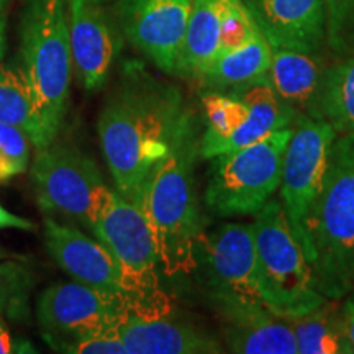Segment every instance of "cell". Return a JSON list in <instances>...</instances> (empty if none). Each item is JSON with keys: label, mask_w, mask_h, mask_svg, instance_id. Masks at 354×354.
<instances>
[{"label": "cell", "mask_w": 354, "mask_h": 354, "mask_svg": "<svg viewBox=\"0 0 354 354\" xmlns=\"http://www.w3.org/2000/svg\"><path fill=\"white\" fill-rule=\"evenodd\" d=\"M190 113L176 87L130 71L102 107L99 138L117 190L138 205L154 166L171 151Z\"/></svg>", "instance_id": "1"}, {"label": "cell", "mask_w": 354, "mask_h": 354, "mask_svg": "<svg viewBox=\"0 0 354 354\" xmlns=\"http://www.w3.org/2000/svg\"><path fill=\"white\" fill-rule=\"evenodd\" d=\"M201 140L192 115L166 154L146 177L138 207L151 225L159 266L166 276L197 269V245L203 234L194 166Z\"/></svg>", "instance_id": "2"}, {"label": "cell", "mask_w": 354, "mask_h": 354, "mask_svg": "<svg viewBox=\"0 0 354 354\" xmlns=\"http://www.w3.org/2000/svg\"><path fill=\"white\" fill-rule=\"evenodd\" d=\"M310 259L323 297L351 294L354 251V133H338L308 218Z\"/></svg>", "instance_id": "3"}, {"label": "cell", "mask_w": 354, "mask_h": 354, "mask_svg": "<svg viewBox=\"0 0 354 354\" xmlns=\"http://www.w3.org/2000/svg\"><path fill=\"white\" fill-rule=\"evenodd\" d=\"M258 258L259 295L279 317L295 318L325 304L315 274L292 233L281 201L271 198L251 223Z\"/></svg>", "instance_id": "4"}, {"label": "cell", "mask_w": 354, "mask_h": 354, "mask_svg": "<svg viewBox=\"0 0 354 354\" xmlns=\"http://www.w3.org/2000/svg\"><path fill=\"white\" fill-rule=\"evenodd\" d=\"M20 59L44 118L57 136L74 69L64 0H30L21 20Z\"/></svg>", "instance_id": "5"}, {"label": "cell", "mask_w": 354, "mask_h": 354, "mask_svg": "<svg viewBox=\"0 0 354 354\" xmlns=\"http://www.w3.org/2000/svg\"><path fill=\"white\" fill-rule=\"evenodd\" d=\"M292 128H282L258 143L212 159L205 205L220 216L254 215L263 209L281 185Z\"/></svg>", "instance_id": "6"}, {"label": "cell", "mask_w": 354, "mask_h": 354, "mask_svg": "<svg viewBox=\"0 0 354 354\" xmlns=\"http://www.w3.org/2000/svg\"><path fill=\"white\" fill-rule=\"evenodd\" d=\"M91 232L120 264L131 297H148L159 289V256L151 225L143 210L102 184L91 207Z\"/></svg>", "instance_id": "7"}, {"label": "cell", "mask_w": 354, "mask_h": 354, "mask_svg": "<svg viewBox=\"0 0 354 354\" xmlns=\"http://www.w3.org/2000/svg\"><path fill=\"white\" fill-rule=\"evenodd\" d=\"M336 135L338 133L328 122L300 112L282 162L279 201L307 259H310L308 218L320 196L330 148Z\"/></svg>", "instance_id": "8"}, {"label": "cell", "mask_w": 354, "mask_h": 354, "mask_svg": "<svg viewBox=\"0 0 354 354\" xmlns=\"http://www.w3.org/2000/svg\"><path fill=\"white\" fill-rule=\"evenodd\" d=\"M30 176L41 210L91 228L92 198L104 184L94 159L76 146L53 141L37 151Z\"/></svg>", "instance_id": "9"}, {"label": "cell", "mask_w": 354, "mask_h": 354, "mask_svg": "<svg viewBox=\"0 0 354 354\" xmlns=\"http://www.w3.org/2000/svg\"><path fill=\"white\" fill-rule=\"evenodd\" d=\"M196 256L197 269L209 287L210 297L261 302L258 258L251 225L225 223L212 233L203 232Z\"/></svg>", "instance_id": "10"}, {"label": "cell", "mask_w": 354, "mask_h": 354, "mask_svg": "<svg viewBox=\"0 0 354 354\" xmlns=\"http://www.w3.org/2000/svg\"><path fill=\"white\" fill-rule=\"evenodd\" d=\"M127 295L110 294L81 282H59L46 287L37 304L43 335L56 338L102 333L118 328L127 315Z\"/></svg>", "instance_id": "11"}, {"label": "cell", "mask_w": 354, "mask_h": 354, "mask_svg": "<svg viewBox=\"0 0 354 354\" xmlns=\"http://www.w3.org/2000/svg\"><path fill=\"white\" fill-rule=\"evenodd\" d=\"M127 354H215L220 343L210 335L172 318L171 300L162 290L148 299H128L118 325Z\"/></svg>", "instance_id": "12"}, {"label": "cell", "mask_w": 354, "mask_h": 354, "mask_svg": "<svg viewBox=\"0 0 354 354\" xmlns=\"http://www.w3.org/2000/svg\"><path fill=\"white\" fill-rule=\"evenodd\" d=\"M194 0H118L122 32L159 69L176 74Z\"/></svg>", "instance_id": "13"}, {"label": "cell", "mask_w": 354, "mask_h": 354, "mask_svg": "<svg viewBox=\"0 0 354 354\" xmlns=\"http://www.w3.org/2000/svg\"><path fill=\"white\" fill-rule=\"evenodd\" d=\"M43 233L53 261L74 281L131 297L120 264L99 240H92L81 230L59 223L51 216L44 218Z\"/></svg>", "instance_id": "14"}, {"label": "cell", "mask_w": 354, "mask_h": 354, "mask_svg": "<svg viewBox=\"0 0 354 354\" xmlns=\"http://www.w3.org/2000/svg\"><path fill=\"white\" fill-rule=\"evenodd\" d=\"M69 41L73 66L87 91H99L107 82L120 50L104 0H69Z\"/></svg>", "instance_id": "15"}, {"label": "cell", "mask_w": 354, "mask_h": 354, "mask_svg": "<svg viewBox=\"0 0 354 354\" xmlns=\"http://www.w3.org/2000/svg\"><path fill=\"white\" fill-rule=\"evenodd\" d=\"M223 322V338L232 353L299 354L289 318L264 304L234 297H210Z\"/></svg>", "instance_id": "16"}, {"label": "cell", "mask_w": 354, "mask_h": 354, "mask_svg": "<svg viewBox=\"0 0 354 354\" xmlns=\"http://www.w3.org/2000/svg\"><path fill=\"white\" fill-rule=\"evenodd\" d=\"M272 48L313 53L326 33V0H243Z\"/></svg>", "instance_id": "17"}, {"label": "cell", "mask_w": 354, "mask_h": 354, "mask_svg": "<svg viewBox=\"0 0 354 354\" xmlns=\"http://www.w3.org/2000/svg\"><path fill=\"white\" fill-rule=\"evenodd\" d=\"M230 94L246 102L250 113H248L246 120L241 123V127L236 128L223 141V145L220 146L218 156L258 143L274 131L292 127L299 115L297 110L277 95L268 76L259 81L230 88Z\"/></svg>", "instance_id": "18"}, {"label": "cell", "mask_w": 354, "mask_h": 354, "mask_svg": "<svg viewBox=\"0 0 354 354\" xmlns=\"http://www.w3.org/2000/svg\"><path fill=\"white\" fill-rule=\"evenodd\" d=\"M0 123L24 130L37 149L56 140L20 64L0 66Z\"/></svg>", "instance_id": "19"}, {"label": "cell", "mask_w": 354, "mask_h": 354, "mask_svg": "<svg viewBox=\"0 0 354 354\" xmlns=\"http://www.w3.org/2000/svg\"><path fill=\"white\" fill-rule=\"evenodd\" d=\"M228 0H194L176 74L202 79L220 48L221 24Z\"/></svg>", "instance_id": "20"}, {"label": "cell", "mask_w": 354, "mask_h": 354, "mask_svg": "<svg viewBox=\"0 0 354 354\" xmlns=\"http://www.w3.org/2000/svg\"><path fill=\"white\" fill-rule=\"evenodd\" d=\"M320 68L310 53L272 48V63L268 79L277 95L297 112L313 117L322 82Z\"/></svg>", "instance_id": "21"}, {"label": "cell", "mask_w": 354, "mask_h": 354, "mask_svg": "<svg viewBox=\"0 0 354 354\" xmlns=\"http://www.w3.org/2000/svg\"><path fill=\"white\" fill-rule=\"evenodd\" d=\"M272 63V46L259 32L245 46L216 57L202 81L209 91L233 88L268 76Z\"/></svg>", "instance_id": "22"}, {"label": "cell", "mask_w": 354, "mask_h": 354, "mask_svg": "<svg viewBox=\"0 0 354 354\" xmlns=\"http://www.w3.org/2000/svg\"><path fill=\"white\" fill-rule=\"evenodd\" d=\"M299 354H353L344 331L342 310L330 299L305 315L289 318Z\"/></svg>", "instance_id": "23"}, {"label": "cell", "mask_w": 354, "mask_h": 354, "mask_svg": "<svg viewBox=\"0 0 354 354\" xmlns=\"http://www.w3.org/2000/svg\"><path fill=\"white\" fill-rule=\"evenodd\" d=\"M313 118H323L336 133H354V59L323 73Z\"/></svg>", "instance_id": "24"}, {"label": "cell", "mask_w": 354, "mask_h": 354, "mask_svg": "<svg viewBox=\"0 0 354 354\" xmlns=\"http://www.w3.org/2000/svg\"><path fill=\"white\" fill-rule=\"evenodd\" d=\"M202 105L205 131L198 145V153L203 159H214L218 156L223 141L246 120L250 109L240 97L221 91L203 92Z\"/></svg>", "instance_id": "25"}, {"label": "cell", "mask_w": 354, "mask_h": 354, "mask_svg": "<svg viewBox=\"0 0 354 354\" xmlns=\"http://www.w3.org/2000/svg\"><path fill=\"white\" fill-rule=\"evenodd\" d=\"M32 286L33 276L28 268L17 261H0V315H24Z\"/></svg>", "instance_id": "26"}, {"label": "cell", "mask_w": 354, "mask_h": 354, "mask_svg": "<svg viewBox=\"0 0 354 354\" xmlns=\"http://www.w3.org/2000/svg\"><path fill=\"white\" fill-rule=\"evenodd\" d=\"M261 30L256 25L251 13L248 12L243 0H228L227 7H225L223 24H221L220 48L216 57L245 46Z\"/></svg>", "instance_id": "27"}, {"label": "cell", "mask_w": 354, "mask_h": 354, "mask_svg": "<svg viewBox=\"0 0 354 354\" xmlns=\"http://www.w3.org/2000/svg\"><path fill=\"white\" fill-rule=\"evenodd\" d=\"M32 141L20 128L0 123V180H7L28 169Z\"/></svg>", "instance_id": "28"}, {"label": "cell", "mask_w": 354, "mask_h": 354, "mask_svg": "<svg viewBox=\"0 0 354 354\" xmlns=\"http://www.w3.org/2000/svg\"><path fill=\"white\" fill-rule=\"evenodd\" d=\"M44 342L59 353L68 354H127L118 328H112L102 333L74 336V338H56L43 335Z\"/></svg>", "instance_id": "29"}, {"label": "cell", "mask_w": 354, "mask_h": 354, "mask_svg": "<svg viewBox=\"0 0 354 354\" xmlns=\"http://www.w3.org/2000/svg\"><path fill=\"white\" fill-rule=\"evenodd\" d=\"M354 15V0H326V30L338 35L342 25Z\"/></svg>", "instance_id": "30"}, {"label": "cell", "mask_w": 354, "mask_h": 354, "mask_svg": "<svg viewBox=\"0 0 354 354\" xmlns=\"http://www.w3.org/2000/svg\"><path fill=\"white\" fill-rule=\"evenodd\" d=\"M2 228H17L24 230V232H35L37 225L32 220L24 218V216L12 214V212L6 210L0 203V230Z\"/></svg>", "instance_id": "31"}, {"label": "cell", "mask_w": 354, "mask_h": 354, "mask_svg": "<svg viewBox=\"0 0 354 354\" xmlns=\"http://www.w3.org/2000/svg\"><path fill=\"white\" fill-rule=\"evenodd\" d=\"M342 315H343L344 331H346L349 344H351V348L354 351V295L353 297H349L346 300V304L343 305Z\"/></svg>", "instance_id": "32"}, {"label": "cell", "mask_w": 354, "mask_h": 354, "mask_svg": "<svg viewBox=\"0 0 354 354\" xmlns=\"http://www.w3.org/2000/svg\"><path fill=\"white\" fill-rule=\"evenodd\" d=\"M7 2L8 0H0V66L3 63L6 56V25H7Z\"/></svg>", "instance_id": "33"}, {"label": "cell", "mask_w": 354, "mask_h": 354, "mask_svg": "<svg viewBox=\"0 0 354 354\" xmlns=\"http://www.w3.org/2000/svg\"><path fill=\"white\" fill-rule=\"evenodd\" d=\"M13 351H15V346H13L12 335L8 331L2 315H0V354H8Z\"/></svg>", "instance_id": "34"}, {"label": "cell", "mask_w": 354, "mask_h": 354, "mask_svg": "<svg viewBox=\"0 0 354 354\" xmlns=\"http://www.w3.org/2000/svg\"><path fill=\"white\" fill-rule=\"evenodd\" d=\"M7 256H8V254L6 253V251L2 250V246H0V259H2V258H7Z\"/></svg>", "instance_id": "35"}, {"label": "cell", "mask_w": 354, "mask_h": 354, "mask_svg": "<svg viewBox=\"0 0 354 354\" xmlns=\"http://www.w3.org/2000/svg\"><path fill=\"white\" fill-rule=\"evenodd\" d=\"M353 287H354V251H353Z\"/></svg>", "instance_id": "36"}]
</instances>
